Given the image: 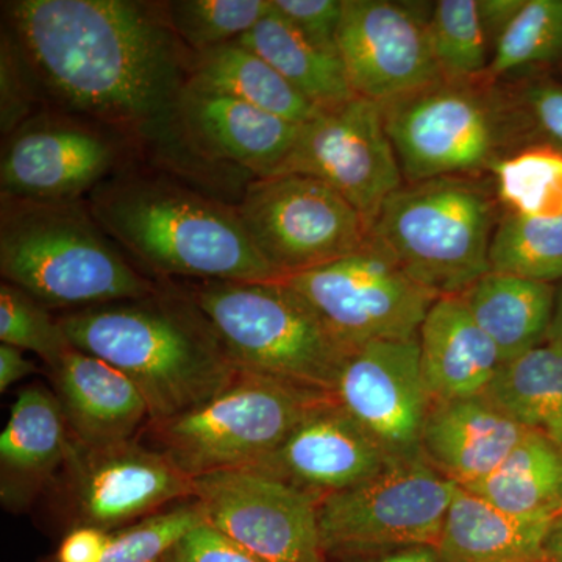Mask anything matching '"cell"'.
<instances>
[{"mask_svg": "<svg viewBox=\"0 0 562 562\" xmlns=\"http://www.w3.org/2000/svg\"><path fill=\"white\" fill-rule=\"evenodd\" d=\"M14 38L66 109L158 135L176 127L188 57L161 5L133 0H16Z\"/></svg>", "mask_w": 562, "mask_h": 562, "instance_id": "1", "label": "cell"}, {"mask_svg": "<svg viewBox=\"0 0 562 562\" xmlns=\"http://www.w3.org/2000/svg\"><path fill=\"white\" fill-rule=\"evenodd\" d=\"M74 349L125 373L149 406V424L198 408L239 369L190 295L103 303L58 317Z\"/></svg>", "mask_w": 562, "mask_h": 562, "instance_id": "2", "label": "cell"}, {"mask_svg": "<svg viewBox=\"0 0 562 562\" xmlns=\"http://www.w3.org/2000/svg\"><path fill=\"white\" fill-rule=\"evenodd\" d=\"M88 205L106 235L158 276L281 279L251 246L235 206L166 177H113L91 192Z\"/></svg>", "mask_w": 562, "mask_h": 562, "instance_id": "3", "label": "cell"}, {"mask_svg": "<svg viewBox=\"0 0 562 562\" xmlns=\"http://www.w3.org/2000/svg\"><path fill=\"white\" fill-rule=\"evenodd\" d=\"M0 273L43 305H103L158 288L133 268L83 201L3 198Z\"/></svg>", "mask_w": 562, "mask_h": 562, "instance_id": "4", "label": "cell"}, {"mask_svg": "<svg viewBox=\"0 0 562 562\" xmlns=\"http://www.w3.org/2000/svg\"><path fill=\"white\" fill-rule=\"evenodd\" d=\"M236 368L333 395L350 349L283 281H205L188 292Z\"/></svg>", "mask_w": 562, "mask_h": 562, "instance_id": "5", "label": "cell"}, {"mask_svg": "<svg viewBox=\"0 0 562 562\" xmlns=\"http://www.w3.org/2000/svg\"><path fill=\"white\" fill-rule=\"evenodd\" d=\"M494 201L469 176L414 181L384 202L369 243L438 297L462 295L491 271Z\"/></svg>", "mask_w": 562, "mask_h": 562, "instance_id": "6", "label": "cell"}, {"mask_svg": "<svg viewBox=\"0 0 562 562\" xmlns=\"http://www.w3.org/2000/svg\"><path fill=\"white\" fill-rule=\"evenodd\" d=\"M331 395L241 371L191 412L150 424L157 450L190 479L251 468L286 441L314 406Z\"/></svg>", "mask_w": 562, "mask_h": 562, "instance_id": "7", "label": "cell"}, {"mask_svg": "<svg viewBox=\"0 0 562 562\" xmlns=\"http://www.w3.org/2000/svg\"><path fill=\"white\" fill-rule=\"evenodd\" d=\"M454 487L424 457L391 460L372 479L322 498L325 557L438 547Z\"/></svg>", "mask_w": 562, "mask_h": 562, "instance_id": "8", "label": "cell"}, {"mask_svg": "<svg viewBox=\"0 0 562 562\" xmlns=\"http://www.w3.org/2000/svg\"><path fill=\"white\" fill-rule=\"evenodd\" d=\"M235 209L251 246L281 279L362 249L371 233L341 194L299 173L250 181Z\"/></svg>", "mask_w": 562, "mask_h": 562, "instance_id": "9", "label": "cell"}, {"mask_svg": "<svg viewBox=\"0 0 562 562\" xmlns=\"http://www.w3.org/2000/svg\"><path fill=\"white\" fill-rule=\"evenodd\" d=\"M382 111L408 183L471 176L501 160V114L472 81L442 79L384 103Z\"/></svg>", "mask_w": 562, "mask_h": 562, "instance_id": "10", "label": "cell"}, {"mask_svg": "<svg viewBox=\"0 0 562 562\" xmlns=\"http://www.w3.org/2000/svg\"><path fill=\"white\" fill-rule=\"evenodd\" d=\"M280 280L305 299L350 350L369 342L417 338L422 322L439 299L371 243L321 268Z\"/></svg>", "mask_w": 562, "mask_h": 562, "instance_id": "11", "label": "cell"}, {"mask_svg": "<svg viewBox=\"0 0 562 562\" xmlns=\"http://www.w3.org/2000/svg\"><path fill=\"white\" fill-rule=\"evenodd\" d=\"M203 519L265 562H325L317 506L308 492L251 468L192 479Z\"/></svg>", "mask_w": 562, "mask_h": 562, "instance_id": "12", "label": "cell"}, {"mask_svg": "<svg viewBox=\"0 0 562 562\" xmlns=\"http://www.w3.org/2000/svg\"><path fill=\"white\" fill-rule=\"evenodd\" d=\"M313 177L341 194L372 225L384 202L403 187L397 154L384 127L382 105L355 95L302 124L272 176Z\"/></svg>", "mask_w": 562, "mask_h": 562, "instance_id": "13", "label": "cell"}, {"mask_svg": "<svg viewBox=\"0 0 562 562\" xmlns=\"http://www.w3.org/2000/svg\"><path fill=\"white\" fill-rule=\"evenodd\" d=\"M333 398L391 460L422 457L431 397L417 338L366 344L344 362Z\"/></svg>", "mask_w": 562, "mask_h": 562, "instance_id": "14", "label": "cell"}, {"mask_svg": "<svg viewBox=\"0 0 562 562\" xmlns=\"http://www.w3.org/2000/svg\"><path fill=\"white\" fill-rule=\"evenodd\" d=\"M338 50L353 94L380 105L443 79L409 3L344 0Z\"/></svg>", "mask_w": 562, "mask_h": 562, "instance_id": "15", "label": "cell"}, {"mask_svg": "<svg viewBox=\"0 0 562 562\" xmlns=\"http://www.w3.org/2000/svg\"><path fill=\"white\" fill-rule=\"evenodd\" d=\"M68 487L80 525L122 527L192 497V479L160 450L133 441L88 447L72 438Z\"/></svg>", "mask_w": 562, "mask_h": 562, "instance_id": "16", "label": "cell"}, {"mask_svg": "<svg viewBox=\"0 0 562 562\" xmlns=\"http://www.w3.org/2000/svg\"><path fill=\"white\" fill-rule=\"evenodd\" d=\"M114 144L80 122L35 117L9 136L0 161L3 198L80 201L116 165Z\"/></svg>", "mask_w": 562, "mask_h": 562, "instance_id": "17", "label": "cell"}, {"mask_svg": "<svg viewBox=\"0 0 562 562\" xmlns=\"http://www.w3.org/2000/svg\"><path fill=\"white\" fill-rule=\"evenodd\" d=\"M390 461L331 395L306 414L276 452L251 469L277 476L321 502L372 479Z\"/></svg>", "mask_w": 562, "mask_h": 562, "instance_id": "18", "label": "cell"}, {"mask_svg": "<svg viewBox=\"0 0 562 562\" xmlns=\"http://www.w3.org/2000/svg\"><path fill=\"white\" fill-rule=\"evenodd\" d=\"M176 127L205 157L261 179L280 168L302 124L187 81L177 102Z\"/></svg>", "mask_w": 562, "mask_h": 562, "instance_id": "19", "label": "cell"}, {"mask_svg": "<svg viewBox=\"0 0 562 562\" xmlns=\"http://www.w3.org/2000/svg\"><path fill=\"white\" fill-rule=\"evenodd\" d=\"M527 432L483 394L432 402L420 453L443 479L471 487L497 471Z\"/></svg>", "mask_w": 562, "mask_h": 562, "instance_id": "20", "label": "cell"}, {"mask_svg": "<svg viewBox=\"0 0 562 562\" xmlns=\"http://www.w3.org/2000/svg\"><path fill=\"white\" fill-rule=\"evenodd\" d=\"M52 369L70 436L88 447L132 441L149 406L138 387L116 368L70 347Z\"/></svg>", "mask_w": 562, "mask_h": 562, "instance_id": "21", "label": "cell"}, {"mask_svg": "<svg viewBox=\"0 0 562 562\" xmlns=\"http://www.w3.org/2000/svg\"><path fill=\"white\" fill-rule=\"evenodd\" d=\"M417 342L431 402L482 395L502 366L497 347L473 319L462 295L432 303Z\"/></svg>", "mask_w": 562, "mask_h": 562, "instance_id": "22", "label": "cell"}, {"mask_svg": "<svg viewBox=\"0 0 562 562\" xmlns=\"http://www.w3.org/2000/svg\"><path fill=\"white\" fill-rule=\"evenodd\" d=\"M72 443L57 395L41 386L25 387L11 406L0 435L2 498L18 502L68 460Z\"/></svg>", "mask_w": 562, "mask_h": 562, "instance_id": "23", "label": "cell"}, {"mask_svg": "<svg viewBox=\"0 0 562 562\" xmlns=\"http://www.w3.org/2000/svg\"><path fill=\"white\" fill-rule=\"evenodd\" d=\"M552 524L513 516L457 484L436 549L446 562H542Z\"/></svg>", "mask_w": 562, "mask_h": 562, "instance_id": "24", "label": "cell"}, {"mask_svg": "<svg viewBox=\"0 0 562 562\" xmlns=\"http://www.w3.org/2000/svg\"><path fill=\"white\" fill-rule=\"evenodd\" d=\"M462 299L473 319L512 361L541 346L552 328L557 288L543 281L490 271Z\"/></svg>", "mask_w": 562, "mask_h": 562, "instance_id": "25", "label": "cell"}, {"mask_svg": "<svg viewBox=\"0 0 562 562\" xmlns=\"http://www.w3.org/2000/svg\"><path fill=\"white\" fill-rule=\"evenodd\" d=\"M187 81L231 95L294 124H306L321 113V109L295 90L268 61L235 41L213 49L191 52Z\"/></svg>", "mask_w": 562, "mask_h": 562, "instance_id": "26", "label": "cell"}, {"mask_svg": "<svg viewBox=\"0 0 562 562\" xmlns=\"http://www.w3.org/2000/svg\"><path fill=\"white\" fill-rule=\"evenodd\" d=\"M235 43L268 61L317 109H333L355 98L341 57L310 43L273 5Z\"/></svg>", "mask_w": 562, "mask_h": 562, "instance_id": "27", "label": "cell"}, {"mask_svg": "<svg viewBox=\"0 0 562 562\" xmlns=\"http://www.w3.org/2000/svg\"><path fill=\"white\" fill-rule=\"evenodd\" d=\"M464 490L513 516L554 522L562 514V447L528 431L497 471Z\"/></svg>", "mask_w": 562, "mask_h": 562, "instance_id": "28", "label": "cell"}, {"mask_svg": "<svg viewBox=\"0 0 562 562\" xmlns=\"http://www.w3.org/2000/svg\"><path fill=\"white\" fill-rule=\"evenodd\" d=\"M484 397L525 430L562 447V347L547 339L502 362Z\"/></svg>", "mask_w": 562, "mask_h": 562, "instance_id": "29", "label": "cell"}, {"mask_svg": "<svg viewBox=\"0 0 562 562\" xmlns=\"http://www.w3.org/2000/svg\"><path fill=\"white\" fill-rule=\"evenodd\" d=\"M490 265L520 279L562 281V217L506 213L492 235Z\"/></svg>", "mask_w": 562, "mask_h": 562, "instance_id": "30", "label": "cell"}, {"mask_svg": "<svg viewBox=\"0 0 562 562\" xmlns=\"http://www.w3.org/2000/svg\"><path fill=\"white\" fill-rule=\"evenodd\" d=\"M428 40L446 80L483 79L490 69V38L479 0H439L428 18Z\"/></svg>", "mask_w": 562, "mask_h": 562, "instance_id": "31", "label": "cell"}, {"mask_svg": "<svg viewBox=\"0 0 562 562\" xmlns=\"http://www.w3.org/2000/svg\"><path fill=\"white\" fill-rule=\"evenodd\" d=\"M498 201L508 213L562 217V149L530 147L494 166Z\"/></svg>", "mask_w": 562, "mask_h": 562, "instance_id": "32", "label": "cell"}, {"mask_svg": "<svg viewBox=\"0 0 562 562\" xmlns=\"http://www.w3.org/2000/svg\"><path fill=\"white\" fill-rule=\"evenodd\" d=\"M162 5L180 43L203 52L241 38L272 10V0H176Z\"/></svg>", "mask_w": 562, "mask_h": 562, "instance_id": "33", "label": "cell"}, {"mask_svg": "<svg viewBox=\"0 0 562 562\" xmlns=\"http://www.w3.org/2000/svg\"><path fill=\"white\" fill-rule=\"evenodd\" d=\"M562 54V0H525L495 43L487 79L553 60Z\"/></svg>", "mask_w": 562, "mask_h": 562, "instance_id": "34", "label": "cell"}, {"mask_svg": "<svg viewBox=\"0 0 562 562\" xmlns=\"http://www.w3.org/2000/svg\"><path fill=\"white\" fill-rule=\"evenodd\" d=\"M0 342L33 351L49 368L72 347L46 305L9 281L0 284Z\"/></svg>", "mask_w": 562, "mask_h": 562, "instance_id": "35", "label": "cell"}, {"mask_svg": "<svg viewBox=\"0 0 562 562\" xmlns=\"http://www.w3.org/2000/svg\"><path fill=\"white\" fill-rule=\"evenodd\" d=\"M205 522L198 503L160 512L111 532L101 562H162L192 528Z\"/></svg>", "mask_w": 562, "mask_h": 562, "instance_id": "36", "label": "cell"}, {"mask_svg": "<svg viewBox=\"0 0 562 562\" xmlns=\"http://www.w3.org/2000/svg\"><path fill=\"white\" fill-rule=\"evenodd\" d=\"M33 80H36L31 63L22 52L13 33H3L0 54V122L3 135L20 128L33 109ZM38 81V80H36Z\"/></svg>", "mask_w": 562, "mask_h": 562, "instance_id": "37", "label": "cell"}, {"mask_svg": "<svg viewBox=\"0 0 562 562\" xmlns=\"http://www.w3.org/2000/svg\"><path fill=\"white\" fill-rule=\"evenodd\" d=\"M272 5L314 46L339 55L344 0H272Z\"/></svg>", "mask_w": 562, "mask_h": 562, "instance_id": "38", "label": "cell"}, {"mask_svg": "<svg viewBox=\"0 0 562 562\" xmlns=\"http://www.w3.org/2000/svg\"><path fill=\"white\" fill-rule=\"evenodd\" d=\"M162 562H265L206 522L192 528Z\"/></svg>", "mask_w": 562, "mask_h": 562, "instance_id": "39", "label": "cell"}, {"mask_svg": "<svg viewBox=\"0 0 562 562\" xmlns=\"http://www.w3.org/2000/svg\"><path fill=\"white\" fill-rule=\"evenodd\" d=\"M525 103L536 125L562 149V87L539 83L525 92Z\"/></svg>", "mask_w": 562, "mask_h": 562, "instance_id": "40", "label": "cell"}, {"mask_svg": "<svg viewBox=\"0 0 562 562\" xmlns=\"http://www.w3.org/2000/svg\"><path fill=\"white\" fill-rule=\"evenodd\" d=\"M110 541V531L79 525L63 539L55 562H101Z\"/></svg>", "mask_w": 562, "mask_h": 562, "instance_id": "41", "label": "cell"}, {"mask_svg": "<svg viewBox=\"0 0 562 562\" xmlns=\"http://www.w3.org/2000/svg\"><path fill=\"white\" fill-rule=\"evenodd\" d=\"M338 562H446L436 547H403L376 552L328 554ZM327 562V561H325Z\"/></svg>", "mask_w": 562, "mask_h": 562, "instance_id": "42", "label": "cell"}, {"mask_svg": "<svg viewBox=\"0 0 562 562\" xmlns=\"http://www.w3.org/2000/svg\"><path fill=\"white\" fill-rule=\"evenodd\" d=\"M525 0H479L480 18L490 43L501 38L516 14L522 9ZM495 46V44H494Z\"/></svg>", "mask_w": 562, "mask_h": 562, "instance_id": "43", "label": "cell"}, {"mask_svg": "<svg viewBox=\"0 0 562 562\" xmlns=\"http://www.w3.org/2000/svg\"><path fill=\"white\" fill-rule=\"evenodd\" d=\"M35 371V362L24 357V350L9 344L0 346V392H5L11 384L20 382Z\"/></svg>", "mask_w": 562, "mask_h": 562, "instance_id": "44", "label": "cell"}, {"mask_svg": "<svg viewBox=\"0 0 562 562\" xmlns=\"http://www.w3.org/2000/svg\"><path fill=\"white\" fill-rule=\"evenodd\" d=\"M542 562H562V514L554 519L543 541Z\"/></svg>", "mask_w": 562, "mask_h": 562, "instance_id": "45", "label": "cell"}, {"mask_svg": "<svg viewBox=\"0 0 562 562\" xmlns=\"http://www.w3.org/2000/svg\"><path fill=\"white\" fill-rule=\"evenodd\" d=\"M549 339L560 344L562 347V284L560 290H557V302H554L552 328H550Z\"/></svg>", "mask_w": 562, "mask_h": 562, "instance_id": "46", "label": "cell"}]
</instances>
